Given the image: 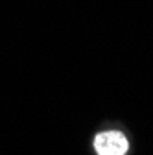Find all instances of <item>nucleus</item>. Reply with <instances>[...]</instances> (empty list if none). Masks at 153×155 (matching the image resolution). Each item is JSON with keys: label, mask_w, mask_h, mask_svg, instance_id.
Segmentation results:
<instances>
[{"label": "nucleus", "mask_w": 153, "mask_h": 155, "mask_svg": "<svg viewBox=\"0 0 153 155\" xmlns=\"http://www.w3.org/2000/svg\"><path fill=\"white\" fill-rule=\"evenodd\" d=\"M94 148H96L98 155H125L129 142L125 139V135L120 131H105L96 135Z\"/></svg>", "instance_id": "f257e3e1"}]
</instances>
